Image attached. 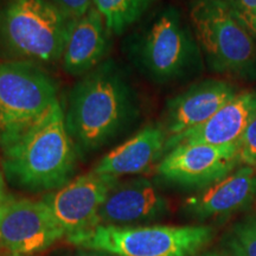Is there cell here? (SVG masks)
I'll use <instances>...</instances> for the list:
<instances>
[{
  "label": "cell",
  "instance_id": "cell-1",
  "mask_svg": "<svg viewBox=\"0 0 256 256\" xmlns=\"http://www.w3.org/2000/svg\"><path fill=\"white\" fill-rule=\"evenodd\" d=\"M63 110L66 130L81 156L130 130L142 114V100L127 69L110 57L76 81Z\"/></svg>",
  "mask_w": 256,
  "mask_h": 256
},
{
  "label": "cell",
  "instance_id": "cell-2",
  "mask_svg": "<svg viewBox=\"0 0 256 256\" xmlns=\"http://www.w3.org/2000/svg\"><path fill=\"white\" fill-rule=\"evenodd\" d=\"M0 151L10 183L30 192H51L68 184L80 156L60 100L34 124L2 138Z\"/></svg>",
  "mask_w": 256,
  "mask_h": 256
},
{
  "label": "cell",
  "instance_id": "cell-3",
  "mask_svg": "<svg viewBox=\"0 0 256 256\" xmlns=\"http://www.w3.org/2000/svg\"><path fill=\"white\" fill-rule=\"evenodd\" d=\"M124 51L140 75L160 86L196 78L206 66L190 20L174 5L156 11L130 32Z\"/></svg>",
  "mask_w": 256,
  "mask_h": 256
},
{
  "label": "cell",
  "instance_id": "cell-4",
  "mask_svg": "<svg viewBox=\"0 0 256 256\" xmlns=\"http://www.w3.org/2000/svg\"><path fill=\"white\" fill-rule=\"evenodd\" d=\"M75 19L49 0H0V60L60 63Z\"/></svg>",
  "mask_w": 256,
  "mask_h": 256
},
{
  "label": "cell",
  "instance_id": "cell-5",
  "mask_svg": "<svg viewBox=\"0 0 256 256\" xmlns=\"http://www.w3.org/2000/svg\"><path fill=\"white\" fill-rule=\"evenodd\" d=\"M188 20L212 72L256 82V38L222 0H188Z\"/></svg>",
  "mask_w": 256,
  "mask_h": 256
},
{
  "label": "cell",
  "instance_id": "cell-6",
  "mask_svg": "<svg viewBox=\"0 0 256 256\" xmlns=\"http://www.w3.org/2000/svg\"><path fill=\"white\" fill-rule=\"evenodd\" d=\"M212 238L214 229L206 226H98L68 241L82 249L113 256H194Z\"/></svg>",
  "mask_w": 256,
  "mask_h": 256
},
{
  "label": "cell",
  "instance_id": "cell-7",
  "mask_svg": "<svg viewBox=\"0 0 256 256\" xmlns=\"http://www.w3.org/2000/svg\"><path fill=\"white\" fill-rule=\"evenodd\" d=\"M58 101V81L44 66L0 60V139L34 124Z\"/></svg>",
  "mask_w": 256,
  "mask_h": 256
},
{
  "label": "cell",
  "instance_id": "cell-8",
  "mask_svg": "<svg viewBox=\"0 0 256 256\" xmlns=\"http://www.w3.org/2000/svg\"><path fill=\"white\" fill-rule=\"evenodd\" d=\"M66 236L43 200L8 196L0 206V250L34 256Z\"/></svg>",
  "mask_w": 256,
  "mask_h": 256
},
{
  "label": "cell",
  "instance_id": "cell-9",
  "mask_svg": "<svg viewBox=\"0 0 256 256\" xmlns=\"http://www.w3.org/2000/svg\"><path fill=\"white\" fill-rule=\"evenodd\" d=\"M238 142L220 146L182 144L162 156L156 172L168 183L202 190L241 165Z\"/></svg>",
  "mask_w": 256,
  "mask_h": 256
},
{
  "label": "cell",
  "instance_id": "cell-10",
  "mask_svg": "<svg viewBox=\"0 0 256 256\" xmlns=\"http://www.w3.org/2000/svg\"><path fill=\"white\" fill-rule=\"evenodd\" d=\"M119 178L96 174H81L64 186L44 194L43 200L66 238L100 226L98 212Z\"/></svg>",
  "mask_w": 256,
  "mask_h": 256
},
{
  "label": "cell",
  "instance_id": "cell-11",
  "mask_svg": "<svg viewBox=\"0 0 256 256\" xmlns=\"http://www.w3.org/2000/svg\"><path fill=\"white\" fill-rule=\"evenodd\" d=\"M238 86L220 78L194 82L166 102L162 122L168 136L200 126L238 94Z\"/></svg>",
  "mask_w": 256,
  "mask_h": 256
},
{
  "label": "cell",
  "instance_id": "cell-12",
  "mask_svg": "<svg viewBox=\"0 0 256 256\" xmlns=\"http://www.w3.org/2000/svg\"><path fill=\"white\" fill-rule=\"evenodd\" d=\"M168 203L147 178L118 182L98 212L100 226H136L158 220L168 212Z\"/></svg>",
  "mask_w": 256,
  "mask_h": 256
},
{
  "label": "cell",
  "instance_id": "cell-13",
  "mask_svg": "<svg viewBox=\"0 0 256 256\" xmlns=\"http://www.w3.org/2000/svg\"><path fill=\"white\" fill-rule=\"evenodd\" d=\"M255 115L256 92H240L206 122L177 136H168L165 145V154L182 144L220 146L238 142Z\"/></svg>",
  "mask_w": 256,
  "mask_h": 256
},
{
  "label": "cell",
  "instance_id": "cell-14",
  "mask_svg": "<svg viewBox=\"0 0 256 256\" xmlns=\"http://www.w3.org/2000/svg\"><path fill=\"white\" fill-rule=\"evenodd\" d=\"M113 34L94 6L76 18L64 48L60 64L66 74L82 78L110 57Z\"/></svg>",
  "mask_w": 256,
  "mask_h": 256
},
{
  "label": "cell",
  "instance_id": "cell-15",
  "mask_svg": "<svg viewBox=\"0 0 256 256\" xmlns=\"http://www.w3.org/2000/svg\"><path fill=\"white\" fill-rule=\"evenodd\" d=\"M256 196V170L241 166L217 183L202 188L184 203V211L204 220L229 216L244 209Z\"/></svg>",
  "mask_w": 256,
  "mask_h": 256
},
{
  "label": "cell",
  "instance_id": "cell-16",
  "mask_svg": "<svg viewBox=\"0 0 256 256\" xmlns=\"http://www.w3.org/2000/svg\"><path fill=\"white\" fill-rule=\"evenodd\" d=\"M166 140L168 134L160 121L147 124L102 156L92 171L115 178L142 174L165 156Z\"/></svg>",
  "mask_w": 256,
  "mask_h": 256
},
{
  "label": "cell",
  "instance_id": "cell-17",
  "mask_svg": "<svg viewBox=\"0 0 256 256\" xmlns=\"http://www.w3.org/2000/svg\"><path fill=\"white\" fill-rule=\"evenodd\" d=\"M158 0H94V8L104 17L113 36L124 34L142 20Z\"/></svg>",
  "mask_w": 256,
  "mask_h": 256
},
{
  "label": "cell",
  "instance_id": "cell-18",
  "mask_svg": "<svg viewBox=\"0 0 256 256\" xmlns=\"http://www.w3.org/2000/svg\"><path fill=\"white\" fill-rule=\"evenodd\" d=\"M226 246L232 256H256V216L236 223L226 236Z\"/></svg>",
  "mask_w": 256,
  "mask_h": 256
},
{
  "label": "cell",
  "instance_id": "cell-19",
  "mask_svg": "<svg viewBox=\"0 0 256 256\" xmlns=\"http://www.w3.org/2000/svg\"><path fill=\"white\" fill-rule=\"evenodd\" d=\"M238 145V156L241 165L256 170V115L246 128Z\"/></svg>",
  "mask_w": 256,
  "mask_h": 256
},
{
  "label": "cell",
  "instance_id": "cell-20",
  "mask_svg": "<svg viewBox=\"0 0 256 256\" xmlns=\"http://www.w3.org/2000/svg\"><path fill=\"white\" fill-rule=\"evenodd\" d=\"M256 38V0H222Z\"/></svg>",
  "mask_w": 256,
  "mask_h": 256
},
{
  "label": "cell",
  "instance_id": "cell-21",
  "mask_svg": "<svg viewBox=\"0 0 256 256\" xmlns=\"http://www.w3.org/2000/svg\"><path fill=\"white\" fill-rule=\"evenodd\" d=\"M72 18L84 16L94 6V0H49Z\"/></svg>",
  "mask_w": 256,
  "mask_h": 256
},
{
  "label": "cell",
  "instance_id": "cell-22",
  "mask_svg": "<svg viewBox=\"0 0 256 256\" xmlns=\"http://www.w3.org/2000/svg\"><path fill=\"white\" fill-rule=\"evenodd\" d=\"M8 194H6L5 190V180H4V174H2V168H0V206L2 204V202L6 200Z\"/></svg>",
  "mask_w": 256,
  "mask_h": 256
},
{
  "label": "cell",
  "instance_id": "cell-23",
  "mask_svg": "<svg viewBox=\"0 0 256 256\" xmlns=\"http://www.w3.org/2000/svg\"><path fill=\"white\" fill-rule=\"evenodd\" d=\"M72 256H113V255L106 254V252H98V250H88V249H84V250L76 252V254Z\"/></svg>",
  "mask_w": 256,
  "mask_h": 256
},
{
  "label": "cell",
  "instance_id": "cell-24",
  "mask_svg": "<svg viewBox=\"0 0 256 256\" xmlns=\"http://www.w3.org/2000/svg\"><path fill=\"white\" fill-rule=\"evenodd\" d=\"M202 256H232V254H228V252H209L203 254Z\"/></svg>",
  "mask_w": 256,
  "mask_h": 256
}]
</instances>
